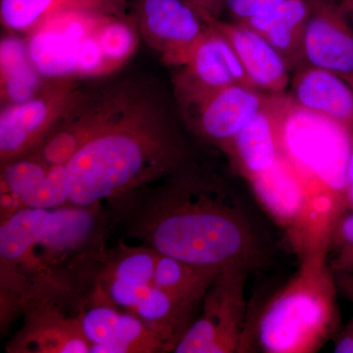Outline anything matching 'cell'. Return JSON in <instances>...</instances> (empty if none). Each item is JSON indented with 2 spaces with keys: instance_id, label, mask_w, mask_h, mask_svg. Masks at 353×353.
I'll list each match as a JSON object with an SVG mask.
<instances>
[{
  "instance_id": "1",
  "label": "cell",
  "mask_w": 353,
  "mask_h": 353,
  "mask_svg": "<svg viewBox=\"0 0 353 353\" xmlns=\"http://www.w3.org/2000/svg\"><path fill=\"white\" fill-rule=\"evenodd\" d=\"M108 208L128 236L185 263L252 273L275 259V239L259 202L194 160Z\"/></svg>"
},
{
  "instance_id": "28",
  "label": "cell",
  "mask_w": 353,
  "mask_h": 353,
  "mask_svg": "<svg viewBox=\"0 0 353 353\" xmlns=\"http://www.w3.org/2000/svg\"><path fill=\"white\" fill-rule=\"evenodd\" d=\"M345 204L347 211H353V132L350 134V150L345 168Z\"/></svg>"
},
{
  "instance_id": "10",
  "label": "cell",
  "mask_w": 353,
  "mask_h": 353,
  "mask_svg": "<svg viewBox=\"0 0 353 353\" xmlns=\"http://www.w3.org/2000/svg\"><path fill=\"white\" fill-rule=\"evenodd\" d=\"M175 79L176 97L187 112H194L211 95L230 85H250L231 43L213 26Z\"/></svg>"
},
{
  "instance_id": "7",
  "label": "cell",
  "mask_w": 353,
  "mask_h": 353,
  "mask_svg": "<svg viewBox=\"0 0 353 353\" xmlns=\"http://www.w3.org/2000/svg\"><path fill=\"white\" fill-rule=\"evenodd\" d=\"M250 274L239 267L219 272L204 294L201 314L172 352L240 353L250 318L245 294Z\"/></svg>"
},
{
  "instance_id": "4",
  "label": "cell",
  "mask_w": 353,
  "mask_h": 353,
  "mask_svg": "<svg viewBox=\"0 0 353 353\" xmlns=\"http://www.w3.org/2000/svg\"><path fill=\"white\" fill-rule=\"evenodd\" d=\"M301 260L292 278L248 319L240 353H313L338 334L339 290L326 248Z\"/></svg>"
},
{
  "instance_id": "9",
  "label": "cell",
  "mask_w": 353,
  "mask_h": 353,
  "mask_svg": "<svg viewBox=\"0 0 353 353\" xmlns=\"http://www.w3.org/2000/svg\"><path fill=\"white\" fill-rule=\"evenodd\" d=\"M134 8L143 39L169 66H185L210 27L185 0H134Z\"/></svg>"
},
{
  "instance_id": "2",
  "label": "cell",
  "mask_w": 353,
  "mask_h": 353,
  "mask_svg": "<svg viewBox=\"0 0 353 353\" xmlns=\"http://www.w3.org/2000/svg\"><path fill=\"white\" fill-rule=\"evenodd\" d=\"M103 204L23 208L0 226V325L39 306L79 307L97 285L112 225Z\"/></svg>"
},
{
  "instance_id": "30",
  "label": "cell",
  "mask_w": 353,
  "mask_h": 353,
  "mask_svg": "<svg viewBox=\"0 0 353 353\" xmlns=\"http://www.w3.org/2000/svg\"><path fill=\"white\" fill-rule=\"evenodd\" d=\"M353 29V0H334Z\"/></svg>"
},
{
  "instance_id": "15",
  "label": "cell",
  "mask_w": 353,
  "mask_h": 353,
  "mask_svg": "<svg viewBox=\"0 0 353 353\" xmlns=\"http://www.w3.org/2000/svg\"><path fill=\"white\" fill-rule=\"evenodd\" d=\"M289 97L296 108L353 132V87L341 77L304 65L294 72Z\"/></svg>"
},
{
  "instance_id": "21",
  "label": "cell",
  "mask_w": 353,
  "mask_h": 353,
  "mask_svg": "<svg viewBox=\"0 0 353 353\" xmlns=\"http://www.w3.org/2000/svg\"><path fill=\"white\" fill-rule=\"evenodd\" d=\"M108 71L117 68L131 57L138 43L136 31L129 23L109 16L94 32Z\"/></svg>"
},
{
  "instance_id": "16",
  "label": "cell",
  "mask_w": 353,
  "mask_h": 353,
  "mask_svg": "<svg viewBox=\"0 0 353 353\" xmlns=\"http://www.w3.org/2000/svg\"><path fill=\"white\" fill-rule=\"evenodd\" d=\"M231 43L253 88L267 94H284L290 70L282 55L259 34L241 23H211Z\"/></svg>"
},
{
  "instance_id": "14",
  "label": "cell",
  "mask_w": 353,
  "mask_h": 353,
  "mask_svg": "<svg viewBox=\"0 0 353 353\" xmlns=\"http://www.w3.org/2000/svg\"><path fill=\"white\" fill-rule=\"evenodd\" d=\"M22 328L7 345L12 353H88L90 345L83 333L78 308L39 306L24 316Z\"/></svg>"
},
{
  "instance_id": "24",
  "label": "cell",
  "mask_w": 353,
  "mask_h": 353,
  "mask_svg": "<svg viewBox=\"0 0 353 353\" xmlns=\"http://www.w3.org/2000/svg\"><path fill=\"white\" fill-rule=\"evenodd\" d=\"M108 72L103 53L94 34L83 39L77 50L76 75L95 76Z\"/></svg>"
},
{
  "instance_id": "25",
  "label": "cell",
  "mask_w": 353,
  "mask_h": 353,
  "mask_svg": "<svg viewBox=\"0 0 353 353\" xmlns=\"http://www.w3.org/2000/svg\"><path fill=\"white\" fill-rule=\"evenodd\" d=\"M285 0H225L224 13L232 22L241 23L261 15L280 6Z\"/></svg>"
},
{
  "instance_id": "6",
  "label": "cell",
  "mask_w": 353,
  "mask_h": 353,
  "mask_svg": "<svg viewBox=\"0 0 353 353\" xmlns=\"http://www.w3.org/2000/svg\"><path fill=\"white\" fill-rule=\"evenodd\" d=\"M159 252L121 241L108 248L97 285L117 307L139 318L162 339L175 336L187 321L189 307L154 283Z\"/></svg>"
},
{
  "instance_id": "3",
  "label": "cell",
  "mask_w": 353,
  "mask_h": 353,
  "mask_svg": "<svg viewBox=\"0 0 353 353\" xmlns=\"http://www.w3.org/2000/svg\"><path fill=\"white\" fill-rule=\"evenodd\" d=\"M82 99L90 132L66 163L70 203H112L192 160L182 132L152 90L122 83Z\"/></svg>"
},
{
  "instance_id": "22",
  "label": "cell",
  "mask_w": 353,
  "mask_h": 353,
  "mask_svg": "<svg viewBox=\"0 0 353 353\" xmlns=\"http://www.w3.org/2000/svg\"><path fill=\"white\" fill-rule=\"evenodd\" d=\"M70 203L66 164L50 166L43 182L23 199L24 208L51 209Z\"/></svg>"
},
{
  "instance_id": "5",
  "label": "cell",
  "mask_w": 353,
  "mask_h": 353,
  "mask_svg": "<svg viewBox=\"0 0 353 353\" xmlns=\"http://www.w3.org/2000/svg\"><path fill=\"white\" fill-rule=\"evenodd\" d=\"M347 134L350 132L336 123L294 105L285 124V155L303 180L309 217L320 229H331L347 212L345 168L350 143L339 145Z\"/></svg>"
},
{
  "instance_id": "13",
  "label": "cell",
  "mask_w": 353,
  "mask_h": 353,
  "mask_svg": "<svg viewBox=\"0 0 353 353\" xmlns=\"http://www.w3.org/2000/svg\"><path fill=\"white\" fill-rule=\"evenodd\" d=\"M268 95L250 85H230L211 95L190 114V125L199 138L227 155Z\"/></svg>"
},
{
  "instance_id": "18",
  "label": "cell",
  "mask_w": 353,
  "mask_h": 353,
  "mask_svg": "<svg viewBox=\"0 0 353 353\" xmlns=\"http://www.w3.org/2000/svg\"><path fill=\"white\" fill-rule=\"evenodd\" d=\"M118 0H0L2 24L13 32H32L46 18L67 9L112 13Z\"/></svg>"
},
{
  "instance_id": "12",
  "label": "cell",
  "mask_w": 353,
  "mask_h": 353,
  "mask_svg": "<svg viewBox=\"0 0 353 353\" xmlns=\"http://www.w3.org/2000/svg\"><path fill=\"white\" fill-rule=\"evenodd\" d=\"M305 65L332 72L353 87V29L334 0H306Z\"/></svg>"
},
{
  "instance_id": "29",
  "label": "cell",
  "mask_w": 353,
  "mask_h": 353,
  "mask_svg": "<svg viewBox=\"0 0 353 353\" xmlns=\"http://www.w3.org/2000/svg\"><path fill=\"white\" fill-rule=\"evenodd\" d=\"M334 278H336L339 292L353 303V275L334 274Z\"/></svg>"
},
{
  "instance_id": "23",
  "label": "cell",
  "mask_w": 353,
  "mask_h": 353,
  "mask_svg": "<svg viewBox=\"0 0 353 353\" xmlns=\"http://www.w3.org/2000/svg\"><path fill=\"white\" fill-rule=\"evenodd\" d=\"M327 259L334 274L353 275V211H347L332 230Z\"/></svg>"
},
{
  "instance_id": "26",
  "label": "cell",
  "mask_w": 353,
  "mask_h": 353,
  "mask_svg": "<svg viewBox=\"0 0 353 353\" xmlns=\"http://www.w3.org/2000/svg\"><path fill=\"white\" fill-rule=\"evenodd\" d=\"M201 14L208 22L221 19L224 13L225 0H185Z\"/></svg>"
},
{
  "instance_id": "20",
  "label": "cell",
  "mask_w": 353,
  "mask_h": 353,
  "mask_svg": "<svg viewBox=\"0 0 353 353\" xmlns=\"http://www.w3.org/2000/svg\"><path fill=\"white\" fill-rule=\"evenodd\" d=\"M32 32L27 43L28 52L41 76L61 79L76 75L77 50L80 43L46 23Z\"/></svg>"
},
{
  "instance_id": "8",
  "label": "cell",
  "mask_w": 353,
  "mask_h": 353,
  "mask_svg": "<svg viewBox=\"0 0 353 353\" xmlns=\"http://www.w3.org/2000/svg\"><path fill=\"white\" fill-rule=\"evenodd\" d=\"M77 90L72 77L52 79L27 101L4 106L0 115L1 166L31 154L41 145Z\"/></svg>"
},
{
  "instance_id": "19",
  "label": "cell",
  "mask_w": 353,
  "mask_h": 353,
  "mask_svg": "<svg viewBox=\"0 0 353 353\" xmlns=\"http://www.w3.org/2000/svg\"><path fill=\"white\" fill-rule=\"evenodd\" d=\"M0 57L1 97L6 105L27 101L43 88L41 75L32 64L27 44L13 37L2 39Z\"/></svg>"
},
{
  "instance_id": "17",
  "label": "cell",
  "mask_w": 353,
  "mask_h": 353,
  "mask_svg": "<svg viewBox=\"0 0 353 353\" xmlns=\"http://www.w3.org/2000/svg\"><path fill=\"white\" fill-rule=\"evenodd\" d=\"M308 15L306 0H285L268 12L241 24L261 34L282 55L294 73L305 65L303 41Z\"/></svg>"
},
{
  "instance_id": "11",
  "label": "cell",
  "mask_w": 353,
  "mask_h": 353,
  "mask_svg": "<svg viewBox=\"0 0 353 353\" xmlns=\"http://www.w3.org/2000/svg\"><path fill=\"white\" fill-rule=\"evenodd\" d=\"M292 106L289 95L269 94L234 139L227 157L246 182L268 171L284 154L285 124Z\"/></svg>"
},
{
  "instance_id": "27",
  "label": "cell",
  "mask_w": 353,
  "mask_h": 353,
  "mask_svg": "<svg viewBox=\"0 0 353 353\" xmlns=\"http://www.w3.org/2000/svg\"><path fill=\"white\" fill-rule=\"evenodd\" d=\"M334 352L353 353V316L347 326L336 334Z\"/></svg>"
}]
</instances>
